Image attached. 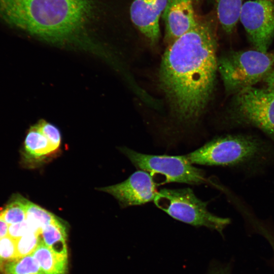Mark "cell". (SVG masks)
<instances>
[{"instance_id":"23","label":"cell","mask_w":274,"mask_h":274,"mask_svg":"<svg viewBox=\"0 0 274 274\" xmlns=\"http://www.w3.org/2000/svg\"><path fill=\"white\" fill-rule=\"evenodd\" d=\"M258 233L265 237L270 244L274 254V230L269 225L261 226Z\"/></svg>"},{"instance_id":"10","label":"cell","mask_w":274,"mask_h":274,"mask_svg":"<svg viewBox=\"0 0 274 274\" xmlns=\"http://www.w3.org/2000/svg\"><path fill=\"white\" fill-rule=\"evenodd\" d=\"M193 0H167L162 13L167 45L188 32L197 24Z\"/></svg>"},{"instance_id":"24","label":"cell","mask_w":274,"mask_h":274,"mask_svg":"<svg viewBox=\"0 0 274 274\" xmlns=\"http://www.w3.org/2000/svg\"><path fill=\"white\" fill-rule=\"evenodd\" d=\"M266 85V88L274 92V68L263 80Z\"/></svg>"},{"instance_id":"26","label":"cell","mask_w":274,"mask_h":274,"mask_svg":"<svg viewBox=\"0 0 274 274\" xmlns=\"http://www.w3.org/2000/svg\"><path fill=\"white\" fill-rule=\"evenodd\" d=\"M212 274H228L227 272H226L224 270L220 269V270H216Z\"/></svg>"},{"instance_id":"13","label":"cell","mask_w":274,"mask_h":274,"mask_svg":"<svg viewBox=\"0 0 274 274\" xmlns=\"http://www.w3.org/2000/svg\"><path fill=\"white\" fill-rule=\"evenodd\" d=\"M38 261L45 274H66L67 267V257L59 255L43 242L31 254Z\"/></svg>"},{"instance_id":"25","label":"cell","mask_w":274,"mask_h":274,"mask_svg":"<svg viewBox=\"0 0 274 274\" xmlns=\"http://www.w3.org/2000/svg\"><path fill=\"white\" fill-rule=\"evenodd\" d=\"M9 226L7 223L0 218V239L8 234Z\"/></svg>"},{"instance_id":"9","label":"cell","mask_w":274,"mask_h":274,"mask_svg":"<svg viewBox=\"0 0 274 274\" xmlns=\"http://www.w3.org/2000/svg\"><path fill=\"white\" fill-rule=\"evenodd\" d=\"M156 183L147 172L139 170L119 184L99 190L114 196L123 207L141 206L154 201L158 191Z\"/></svg>"},{"instance_id":"2","label":"cell","mask_w":274,"mask_h":274,"mask_svg":"<svg viewBox=\"0 0 274 274\" xmlns=\"http://www.w3.org/2000/svg\"><path fill=\"white\" fill-rule=\"evenodd\" d=\"M90 0H0V19L47 41L66 42L84 29Z\"/></svg>"},{"instance_id":"16","label":"cell","mask_w":274,"mask_h":274,"mask_svg":"<svg viewBox=\"0 0 274 274\" xmlns=\"http://www.w3.org/2000/svg\"><path fill=\"white\" fill-rule=\"evenodd\" d=\"M27 201L28 200L21 195L14 194L0 211V218L9 225L25 221Z\"/></svg>"},{"instance_id":"18","label":"cell","mask_w":274,"mask_h":274,"mask_svg":"<svg viewBox=\"0 0 274 274\" xmlns=\"http://www.w3.org/2000/svg\"><path fill=\"white\" fill-rule=\"evenodd\" d=\"M1 268L5 274H45L32 254L6 263Z\"/></svg>"},{"instance_id":"11","label":"cell","mask_w":274,"mask_h":274,"mask_svg":"<svg viewBox=\"0 0 274 274\" xmlns=\"http://www.w3.org/2000/svg\"><path fill=\"white\" fill-rule=\"evenodd\" d=\"M167 0H134L130 16L134 25L150 42L154 44L160 37L159 18Z\"/></svg>"},{"instance_id":"6","label":"cell","mask_w":274,"mask_h":274,"mask_svg":"<svg viewBox=\"0 0 274 274\" xmlns=\"http://www.w3.org/2000/svg\"><path fill=\"white\" fill-rule=\"evenodd\" d=\"M153 201L158 208L176 220L196 227L204 226L220 233L230 223L229 218L209 212L208 202L198 198L190 188L162 189Z\"/></svg>"},{"instance_id":"4","label":"cell","mask_w":274,"mask_h":274,"mask_svg":"<svg viewBox=\"0 0 274 274\" xmlns=\"http://www.w3.org/2000/svg\"><path fill=\"white\" fill-rule=\"evenodd\" d=\"M273 66L274 50L231 51L218 61V71L225 91L232 96L263 81Z\"/></svg>"},{"instance_id":"28","label":"cell","mask_w":274,"mask_h":274,"mask_svg":"<svg viewBox=\"0 0 274 274\" xmlns=\"http://www.w3.org/2000/svg\"><path fill=\"white\" fill-rule=\"evenodd\" d=\"M193 1H196H196H199V0H193Z\"/></svg>"},{"instance_id":"5","label":"cell","mask_w":274,"mask_h":274,"mask_svg":"<svg viewBox=\"0 0 274 274\" xmlns=\"http://www.w3.org/2000/svg\"><path fill=\"white\" fill-rule=\"evenodd\" d=\"M226 121L232 127H252L274 142V92L254 86L233 95Z\"/></svg>"},{"instance_id":"21","label":"cell","mask_w":274,"mask_h":274,"mask_svg":"<svg viewBox=\"0 0 274 274\" xmlns=\"http://www.w3.org/2000/svg\"><path fill=\"white\" fill-rule=\"evenodd\" d=\"M17 258L15 240L6 235L0 239V268Z\"/></svg>"},{"instance_id":"7","label":"cell","mask_w":274,"mask_h":274,"mask_svg":"<svg viewBox=\"0 0 274 274\" xmlns=\"http://www.w3.org/2000/svg\"><path fill=\"white\" fill-rule=\"evenodd\" d=\"M121 151L140 170L148 173L152 177L160 175L163 183L176 182L200 185L206 182L204 172L190 163L184 155H150L123 147Z\"/></svg>"},{"instance_id":"12","label":"cell","mask_w":274,"mask_h":274,"mask_svg":"<svg viewBox=\"0 0 274 274\" xmlns=\"http://www.w3.org/2000/svg\"><path fill=\"white\" fill-rule=\"evenodd\" d=\"M55 152L36 124L32 126L28 131L24 143L23 157L25 162L35 165L43 162Z\"/></svg>"},{"instance_id":"17","label":"cell","mask_w":274,"mask_h":274,"mask_svg":"<svg viewBox=\"0 0 274 274\" xmlns=\"http://www.w3.org/2000/svg\"><path fill=\"white\" fill-rule=\"evenodd\" d=\"M59 218L51 212L28 200L25 220L34 232L40 234L42 228Z\"/></svg>"},{"instance_id":"27","label":"cell","mask_w":274,"mask_h":274,"mask_svg":"<svg viewBox=\"0 0 274 274\" xmlns=\"http://www.w3.org/2000/svg\"><path fill=\"white\" fill-rule=\"evenodd\" d=\"M265 1H270V2H274V0H265Z\"/></svg>"},{"instance_id":"15","label":"cell","mask_w":274,"mask_h":274,"mask_svg":"<svg viewBox=\"0 0 274 274\" xmlns=\"http://www.w3.org/2000/svg\"><path fill=\"white\" fill-rule=\"evenodd\" d=\"M244 0H214L217 19L227 34L235 30Z\"/></svg>"},{"instance_id":"1","label":"cell","mask_w":274,"mask_h":274,"mask_svg":"<svg viewBox=\"0 0 274 274\" xmlns=\"http://www.w3.org/2000/svg\"><path fill=\"white\" fill-rule=\"evenodd\" d=\"M212 16L167 45L159 71L160 87L177 119L196 122L212 95L218 71L217 35Z\"/></svg>"},{"instance_id":"22","label":"cell","mask_w":274,"mask_h":274,"mask_svg":"<svg viewBox=\"0 0 274 274\" xmlns=\"http://www.w3.org/2000/svg\"><path fill=\"white\" fill-rule=\"evenodd\" d=\"M31 232L34 231L26 221L25 220L20 223L10 225L8 228V235L15 240Z\"/></svg>"},{"instance_id":"3","label":"cell","mask_w":274,"mask_h":274,"mask_svg":"<svg viewBox=\"0 0 274 274\" xmlns=\"http://www.w3.org/2000/svg\"><path fill=\"white\" fill-rule=\"evenodd\" d=\"M192 164L233 167L254 175L274 163V145L250 133L216 137L184 155Z\"/></svg>"},{"instance_id":"20","label":"cell","mask_w":274,"mask_h":274,"mask_svg":"<svg viewBox=\"0 0 274 274\" xmlns=\"http://www.w3.org/2000/svg\"><path fill=\"white\" fill-rule=\"evenodd\" d=\"M36 125L47 139L52 148L56 151L59 148L61 143V134L58 129L44 120L39 121Z\"/></svg>"},{"instance_id":"19","label":"cell","mask_w":274,"mask_h":274,"mask_svg":"<svg viewBox=\"0 0 274 274\" xmlns=\"http://www.w3.org/2000/svg\"><path fill=\"white\" fill-rule=\"evenodd\" d=\"M41 241L40 234L34 232H29L15 239L17 258L31 254Z\"/></svg>"},{"instance_id":"8","label":"cell","mask_w":274,"mask_h":274,"mask_svg":"<svg viewBox=\"0 0 274 274\" xmlns=\"http://www.w3.org/2000/svg\"><path fill=\"white\" fill-rule=\"evenodd\" d=\"M239 20L256 50L267 52L274 38V2L250 0L245 2Z\"/></svg>"},{"instance_id":"14","label":"cell","mask_w":274,"mask_h":274,"mask_svg":"<svg viewBox=\"0 0 274 274\" xmlns=\"http://www.w3.org/2000/svg\"><path fill=\"white\" fill-rule=\"evenodd\" d=\"M67 228L63 221L59 218L42 228L41 237L43 242L55 253L67 257L66 244Z\"/></svg>"}]
</instances>
